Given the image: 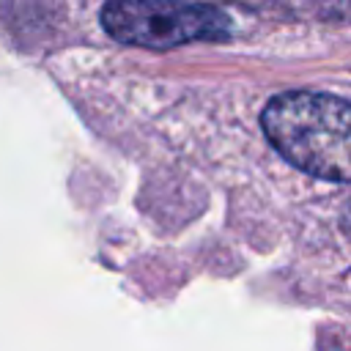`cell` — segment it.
Returning <instances> with one entry per match:
<instances>
[{
	"label": "cell",
	"mask_w": 351,
	"mask_h": 351,
	"mask_svg": "<svg viewBox=\"0 0 351 351\" xmlns=\"http://www.w3.org/2000/svg\"><path fill=\"white\" fill-rule=\"evenodd\" d=\"M261 123L293 167L351 181V101L318 90H288L266 104Z\"/></svg>",
	"instance_id": "1"
},
{
	"label": "cell",
	"mask_w": 351,
	"mask_h": 351,
	"mask_svg": "<svg viewBox=\"0 0 351 351\" xmlns=\"http://www.w3.org/2000/svg\"><path fill=\"white\" fill-rule=\"evenodd\" d=\"M101 25L115 41L145 49L225 41L230 36V19L219 8L186 0H107Z\"/></svg>",
	"instance_id": "2"
},
{
	"label": "cell",
	"mask_w": 351,
	"mask_h": 351,
	"mask_svg": "<svg viewBox=\"0 0 351 351\" xmlns=\"http://www.w3.org/2000/svg\"><path fill=\"white\" fill-rule=\"evenodd\" d=\"M208 3H236V5L252 8V5H263V3H269V0H206V5H208Z\"/></svg>",
	"instance_id": "3"
},
{
	"label": "cell",
	"mask_w": 351,
	"mask_h": 351,
	"mask_svg": "<svg viewBox=\"0 0 351 351\" xmlns=\"http://www.w3.org/2000/svg\"><path fill=\"white\" fill-rule=\"evenodd\" d=\"M343 225H346V233L351 236V200H348V206H346V214H343Z\"/></svg>",
	"instance_id": "4"
}]
</instances>
